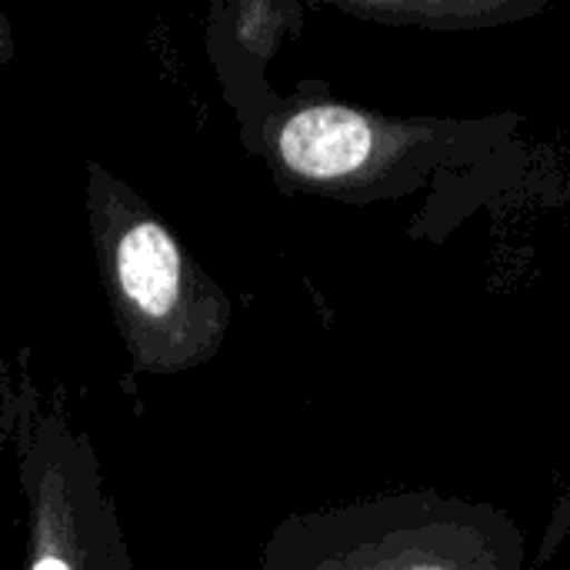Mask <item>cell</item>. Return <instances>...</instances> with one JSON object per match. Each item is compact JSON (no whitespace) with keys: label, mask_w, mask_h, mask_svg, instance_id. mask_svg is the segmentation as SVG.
Segmentation results:
<instances>
[{"label":"cell","mask_w":570,"mask_h":570,"mask_svg":"<svg viewBox=\"0 0 570 570\" xmlns=\"http://www.w3.org/2000/svg\"><path fill=\"white\" fill-rule=\"evenodd\" d=\"M501 117H397L337 100L321 80L271 94L237 120L240 144L264 160L281 194L374 204L421 190L451 164L494 154Z\"/></svg>","instance_id":"obj_1"},{"label":"cell","mask_w":570,"mask_h":570,"mask_svg":"<svg viewBox=\"0 0 570 570\" xmlns=\"http://www.w3.org/2000/svg\"><path fill=\"white\" fill-rule=\"evenodd\" d=\"M83 210L97 277L130 367L177 377L214 361L234 321L227 291L170 224L107 164H83Z\"/></svg>","instance_id":"obj_2"},{"label":"cell","mask_w":570,"mask_h":570,"mask_svg":"<svg viewBox=\"0 0 570 570\" xmlns=\"http://www.w3.org/2000/svg\"><path fill=\"white\" fill-rule=\"evenodd\" d=\"M528 538L498 504L397 491L281 518L257 570H524Z\"/></svg>","instance_id":"obj_3"},{"label":"cell","mask_w":570,"mask_h":570,"mask_svg":"<svg viewBox=\"0 0 570 570\" xmlns=\"http://www.w3.org/2000/svg\"><path fill=\"white\" fill-rule=\"evenodd\" d=\"M10 454L27 511L23 570H134L94 438L73 421L67 391L13 371Z\"/></svg>","instance_id":"obj_4"},{"label":"cell","mask_w":570,"mask_h":570,"mask_svg":"<svg viewBox=\"0 0 570 570\" xmlns=\"http://www.w3.org/2000/svg\"><path fill=\"white\" fill-rule=\"evenodd\" d=\"M304 13L307 7L297 0H220L210 7L204 47L234 120L274 94L267 67L287 40L301 37Z\"/></svg>","instance_id":"obj_5"},{"label":"cell","mask_w":570,"mask_h":570,"mask_svg":"<svg viewBox=\"0 0 570 570\" xmlns=\"http://www.w3.org/2000/svg\"><path fill=\"white\" fill-rule=\"evenodd\" d=\"M324 7L377 27L464 33L541 17L548 0H324Z\"/></svg>","instance_id":"obj_6"},{"label":"cell","mask_w":570,"mask_h":570,"mask_svg":"<svg viewBox=\"0 0 570 570\" xmlns=\"http://www.w3.org/2000/svg\"><path fill=\"white\" fill-rule=\"evenodd\" d=\"M13 428V371L0 361V458L10 451Z\"/></svg>","instance_id":"obj_7"},{"label":"cell","mask_w":570,"mask_h":570,"mask_svg":"<svg viewBox=\"0 0 570 570\" xmlns=\"http://www.w3.org/2000/svg\"><path fill=\"white\" fill-rule=\"evenodd\" d=\"M17 53V40H13V27H10V17L0 10V67L10 63Z\"/></svg>","instance_id":"obj_8"}]
</instances>
